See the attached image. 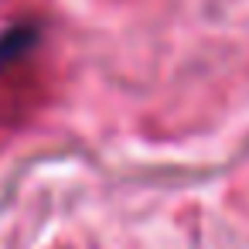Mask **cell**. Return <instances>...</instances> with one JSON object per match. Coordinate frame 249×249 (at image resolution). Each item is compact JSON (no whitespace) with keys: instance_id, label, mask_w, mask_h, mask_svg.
Masks as SVG:
<instances>
[{"instance_id":"cell-1","label":"cell","mask_w":249,"mask_h":249,"mask_svg":"<svg viewBox=\"0 0 249 249\" xmlns=\"http://www.w3.org/2000/svg\"><path fill=\"white\" fill-rule=\"evenodd\" d=\"M35 38H38V31H35V28H24V24L0 35V69H4L7 62H14L18 55H24V52L35 45Z\"/></svg>"}]
</instances>
